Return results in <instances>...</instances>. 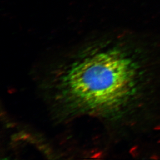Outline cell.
I'll use <instances>...</instances> for the list:
<instances>
[{"label": "cell", "instance_id": "6da1fadb", "mask_svg": "<svg viewBox=\"0 0 160 160\" xmlns=\"http://www.w3.org/2000/svg\"><path fill=\"white\" fill-rule=\"evenodd\" d=\"M134 68L117 52L93 54L68 66L59 79V93L71 108L91 115L114 112L133 86Z\"/></svg>", "mask_w": 160, "mask_h": 160}]
</instances>
